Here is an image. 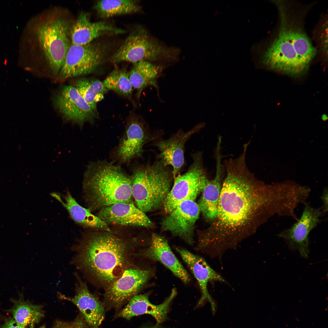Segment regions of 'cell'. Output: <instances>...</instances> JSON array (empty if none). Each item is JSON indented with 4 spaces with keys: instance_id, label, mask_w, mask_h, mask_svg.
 Returning a JSON list of instances; mask_svg holds the SVG:
<instances>
[{
    "instance_id": "6da1fadb",
    "label": "cell",
    "mask_w": 328,
    "mask_h": 328,
    "mask_svg": "<svg viewBox=\"0 0 328 328\" xmlns=\"http://www.w3.org/2000/svg\"><path fill=\"white\" fill-rule=\"evenodd\" d=\"M246 156L223 163V180L215 219L200 231L198 248L212 258H220L226 251L235 249L244 240L275 216L290 217L295 199L284 183L267 184L258 179L248 168Z\"/></svg>"
},
{
    "instance_id": "7a4b0ae2",
    "label": "cell",
    "mask_w": 328,
    "mask_h": 328,
    "mask_svg": "<svg viewBox=\"0 0 328 328\" xmlns=\"http://www.w3.org/2000/svg\"><path fill=\"white\" fill-rule=\"evenodd\" d=\"M92 230L83 233L72 246L70 263L85 281L104 289L137 262L142 249L136 237Z\"/></svg>"
},
{
    "instance_id": "3957f363",
    "label": "cell",
    "mask_w": 328,
    "mask_h": 328,
    "mask_svg": "<svg viewBox=\"0 0 328 328\" xmlns=\"http://www.w3.org/2000/svg\"><path fill=\"white\" fill-rule=\"evenodd\" d=\"M66 12L55 8L29 20L19 40V61L40 56L58 75L71 44L70 32L75 21Z\"/></svg>"
},
{
    "instance_id": "277c9868",
    "label": "cell",
    "mask_w": 328,
    "mask_h": 328,
    "mask_svg": "<svg viewBox=\"0 0 328 328\" xmlns=\"http://www.w3.org/2000/svg\"><path fill=\"white\" fill-rule=\"evenodd\" d=\"M83 191L87 208L91 212L116 203L133 202L131 177L119 166L106 160L88 165Z\"/></svg>"
},
{
    "instance_id": "5b68a950",
    "label": "cell",
    "mask_w": 328,
    "mask_h": 328,
    "mask_svg": "<svg viewBox=\"0 0 328 328\" xmlns=\"http://www.w3.org/2000/svg\"><path fill=\"white\" fill-rule=\"evenodd\" d=\"M173 178L172 171L161 160L135 168L131 179L136 206L145 213L160 208L171 189Z\"/></svg>"
},
{
    "instance_id": "8992f818",
    "label": "cell",
    "mask_w": 328,
    "mask_h": 328,
    "mask_svg": "<svg viewBox=\"0 0 328 328\" xmlns=\"http://www.w3.org/2000/svg\"><path fill=\"white\" fill-rule=\"evenodd\" d=\"M177 50L163 46L138 27L132 31L110 58L114 63L123 61L133 64L143 60L153 61L173 58Z\"/></svg>"
},
{
    "instance_id": "52a82bcc",
    "label": "cell",
    "mask_w": 328,
    "mask_h": 328,
    "mask_svg": "<svg viewBox=\"0 0 328 328\" xmlns=\"http://www.w3.org/2000/svg\"><path fill=\"white\" fill-rule=\"evenodd\" d=\"M174 179L163 205L167 214L184 201H194L203 192L209 180L203 168L202 153L194 155L193 163L188 170Z\"/></svg>"
},
{
    "instance_id": "ba28073f",
    "label": "cell",
    "mask_w": 328,
    "mask_h": 328,
    "mask_svg": "<svg viewBox=\"0 0 328 328\" xmlns=\"http://www.w3.org/2000/svg\"><path fill=\"white\" fill-rule=\"evenodd\" d=\"M152 274L151 269L143 267L137 262L104 289V306L115 309L121 307L138 294Z\"/></svg>"
},
{
    "instance_id": "9c48e42d",
    "label": "cell",
    "mask_w": 328,
    "mask_h": 328,
    "mask_svg": "<svg viewBox=\"0 0 328 328\" xmlns=\"http://www.w3.org/2000/svg\"><path fill=\"white\" fill-rule=\"evenodd\" d=\"M278 37L264 54L262 61L269 68L286 74L298 75L304 73L308 65L298 56L289 34V29L282 21Z\"/></svg>"
},
{
    "instance_id": "30bf717a",
    "label": "cell",
    "mask_w": 328,
    "mask_h": 328,
    "mask_svg": "<svg viewBox=\"0 0 328 328\" xmlns=\"http://www.w3.org/2000/svg\"><path fill=\"white\" fill-rule=\"evenodd\" d=\"M104 48L100 44L92 42L84 45L71 44L58 74V79H67L93 72L102 63Z\"/></svg>"
},
{
    "instance_id": "8fae6325",
    "label": "cell",
    "mask_w": 328,
    "mask_h": 328,
    "mask_svg": "<svg viewBox=\"0 0 328 328\" xmlns=\"http://www.w3.org/2000/svg\"><path fill=\"white\" fill-rule=\"evenodd\" d=\"M54 107L66 121L82 128L86 122L92 123L98 117L77 90L71 85L61 88L53 97Z\"/></svg>"
},
{
    "instance_id": "7c38bea8",
    "label": "cell",
    "mask_w": 328,
    "mask_h": 328,
    "mask_svg": "<svg viewBox=\"0 0 328 328\" xmlns=\"http://www.w3.org/2000/svg\"><path fill=\"white\" fill-rule=\"evenodd\" d=\"M304 205L300 217L291 227L281 231L278 236L285 241L290 249L298 251L302 257L307 258L309 251V234L321 221L323 213L321 209L306 202Z\"/></svg>"
},
{
    "instance_id": "4fadbf2b",
    "label": "cell",
    "mask_w": 328,
    "mask_h": 328,
    "mask_svg": "<svg viewBox=\"0 0 328 328\" xmlns=\"http://www.w3.org/2000/svg\"><path fill=\"white\" fill-rule=\"evenodd\" d=\"M200 212L198 203L194 201H184L163 219L161 229L192 245L194 242L195 224Z\"/></svg>"
},
{
    "instance_id": "5bb4252c",
    "label": "cell",
    "mask_w": 328,
    "mask_h": 328,
    "mask_svg": "<svg viewBox=\"0 0 328 328\" xmlns=\"http://www.w3.org/2000/svg\"><path fill=\"white\" fill-rule=\"evenodd\" d=\"M73 275L75 279V295L67 296L58 292L57 296L60 299L69 301L77 307L89 328H99L104 317V306L90 292L86 282L80 274L76 271Z\"/></svg>"
},
{
    "instance_id": "9a60e30c",
    "label": "cell",
    "mask_w": 328,
    "mask_h": 328,
    "mask_svg": "<svg viewBox=\"0 0 328 328\" xmlns=\"http://www.w3.org/2000/svg\"><path fill=\"white\" fill-rule=\"evenodd\" d=\"M96 216L110 225L128 227H151L153 223L145 213L139 209L133 201L120 203L104 207Z\"/></svg>"
},
{
    "instance_id": "2e32d148",
    "label": "cell",
    "mask_w": 328,
    "mask_h": 328,
    "mask_svg": "<svg viewBox=\"0 0 328 328\" xmlns=\"http://www.w3.org/2000/svg\"><path fill=\"white\" fill-rule=\"evenodd\" d=\"M176 293V289H173L169 296L162 303L157 305L150 302L149 293L137 294L129 300L117 316L129 320L135 316L148 314L155 319L156 324H161L167 319L170 305Z\"/></svg>"
},
{
    "instance_id": "e0dca14e",
    "label": "cell",
    "mask_w": 328,
    "mask_h": 328,
    "mask_svg": "<svg viewBox=\"0 0 328 328\" xmlns=\"http://www.w3.org/2000/svg\"><path fill=\"white\" fill-rule=\"evenodd\" d=\"M140 255L141 258L160 262L184 283L190 282L189 274L172 251L167 241L161 236L153 233L150 245L142 250Z\"/></svg>"
},
{
    "instance_id": "ac0fdd59",
    "label": "cell",
    "mask_w": 328,
    "mask_h": 328,
    "mask_svg": "<svg viewBox=\"0 0 328 328\" xmlns=\"http://www.w3.org/2000/svg\"><path fill=\"white\" fill-rule=\"evenodd\" d=\"M176 249L196 279L200 286L201 296L197 306L202 304L206 300L209 301L212 304L213 301L208 291V283L216 281L227 283V281L202 257L184 248H177Z\"/></svg>"
},
{
    "instance_id": "d6986e66",
    "label": "cell",
    "mask_w": 328,
    "mask_h": 328,
    "mask_svg": "<svg viewBox=\"0 0 328 328\" xmlns=\"http://www.w3.org/2000/svg\"><path fill=\"white\" fill-rule=\"evenodd\" d=\"M125 32L124 30L105 21L92 22L87 13L81 12L75 19L71 28V44H86L101 36L121 34Z\"/></svg>"
},
{
    "instance_id": "ffe728a7",
    "label": "cell",
    "mask_w": 328,
    "mask_h": 328,
    "mask_svg": "<svg viewBox=\"0 0 328 328\" xmlns=\"http://www.w3.org/2000/svg\"><path fill=\"white\" fill-rule=\"evenodd\" d=\"M146 139L144 124L138 118L132 117L117 150V156L119 161L128 163L141 157Z\"/></svg>"
},
{
    "instance_id": "44dd1931",
    "label": "cell",
    "mask_w": 328,
    "mask_h": 328,
    "mask_svg": "<svg viewBox=\"0 0 328 328\" xmlns=\"http://www.w3.org/2000/svg\"><path fill=\"white\" fill-rule=\"evenodd\" d=\"M216 170L214 178L208 180L198 204L205 218L212 222L216 218L218 211L219 199L225 169L222 162V156H215Z\"/></svg>"
},
{
    "instance_id": "7402d4cb",
    "label": "cell",
    "mask_w": 328,
    "mask_h": 328,
    "mask_svg": "<svg viewBox=\"0 0 328 328\" xmlns=\"http://www.w3.org/2000/svg\"><path fill=\"white\" fill-rule=\"evenodd\" d=\"M200 127L197 126L186 132H179L170 138L157 143V146L160 151L159 157L165 166H172L174 179L177 176L184 163L185 144L190 136Z\"/></svg>"
},
{
    "instance_id": "603a6c76",
    "label": "cell",
    "mask_w": 328,
    "mask_h": 328,
    "mask_svg": "<svg viewBox=\"0 0 328 328\" xmlns=\"http://www.w3.org/2000/svg\"><path fill=\"white\" fill-rule=\"evenodd\" d=\"M51 195L65 208L76 223L92 230L111 231L109 225L92 214L89 209L80 205L68 190L62 196L55 192L51 193Z\"/></svg>"
},
{
    "instance_id": "cb8c5ba5",
    "label": "cell",
    "mask_w": 328,
    "mask_h": 328,
    "mask_svg": "<svg viewBox=\"0 0 328 328\" xmlns=\"http://www.w3.org/2000/svg\"><path fill=\"white\" fill-rule=\"evenodd\" d=\"M162 70L161 67L148 61H142L133 64L129 72V76L133 88L137 91L138 98L143 90L149 85L154 87L158 90L157 80Z\"/></svg>"
},
{
    "instance_id": "d4e9b609",
    "label": "cell",
    "mask_w": 328,
    "mask_h": 328,
    "mask_svg": "<svg viewBox=\"0 0 328 328\" xmlns=\"http://www.w3.org/2000/svg\"><path fill=\"white\" fill-rule=\"evenodd\" d=\"M87 104L97 112V104L104 98L107 89L103 82L95 78H81L74 80L72 84Z\"/></svg>"
},
{
    "instance_id": "484cf974",
    "label": "cell",
    "mask_w": 328,
    "mask_h": 328,
    "mask_svg": "<svg viewBox=\"0 0 328 328\" xmlns=\"http://www.w3.org/2000/svg\"><path fill=\"white\" fill-rule=\"evenodd\" d=\"M21 297L19 300H12L14 305L11 311L14 319L22 326L32 328L43 316L42 306L25 301Z\"/></svg>"
},
{
    "instance_id": "4316f807",
    "label": "cell",
    "mask_w": 328,
    "mask_h": 328,
    "mask_svg": "<svg viewBox=\"0 0 328 328\" xmlns=\"http://www.w3.org/2000/svg\"><path fill=\"white\" fill-rule=\"evenodd\" d=\"M94 8L101 18L136 13L141 9L138 1L133 0H101L96 3Z\"/></svg>"
},
{
    "instance_id": "83f0119b",
    "label": "cell",
    "mask_w": 328,
    "mask_h": 328,
    "mask_svg": "<svg viewBox=\"0 0 328 328\" xmlns=\"http://www.w3.org/2000/svg\"><path fill=\"white\" fill-rule=\"evenodd\" d=\"M105 87L123 96L129 97L133 87L130 81L129 72L124 69L115 68L103 82Z\"/></svg>"
},
{
    "instance_id": "f1b7e54d",
    "label": "cell",
    "mask_w": 328,
    "mask_h": 328,
    "mask_svg": "<svg viewBox=\"0 0 328 328\" xmlns=\"http://www.w3.org/2000/svg\"><path fill=\"white\" fill-rule=\"evenodd\" d=\"M290 37L296 53L307 65H309L315 56L316 50L306 35L299 29H289Z\"/></svg>"
},
{
    "instance_id": "f546056e",
    "label": "cell",
    "mask_w": 328,
    "mask_h": 328,
    "mask_svg": "<svg viewBox=\"0 0 328 328\" xmlns=\"http://www.w3.org/2000/svg\"><path fill=\"white\" fill-rule=\"evenodd\" d=\"M87 325L83 317H78L70 323L58 322L53 328H87Z\"/></svg>"
},
{
    "instance_id": "4dcf8cb0",
    "label": "cell",
    "mask_w": 328,
    "mask_h": 328,
    "mask_svg": "<svg viewBox=\"0 0 328 328\" xmlns=\"http://www.w3.org/2000/svg\"><path fill=\"white\" fill-rule=\"evenodd\" d=\"M328 190L327 188L324 189L321 196V199L323 202V206L321 209L323 213H326L328 211Z\"/></svg>"
},
{
    "instance_id": "1f68e13d",
    "label": "cell",
    "mask_w": 328,
    "mask_h": 328,
    "mask_svg": "<svg viewBox=\"0 0 328 328\" xmlns=\"http://www.w3.org/2000/svg\"><path fill=\"white\" fill-rule=\"evenodd\" d=\"M0 328H26L22 326L13 319H10L7 321Z\"/></svg>"
},
{
    "instance_id": "d6a6232c",
    "label": "cell",
    "mask_w": 328,
    "mask_h": 328,
    "mask_svg": "<svg viewBox=\"0 0 328 328\" xmlns=\"http://www.w3.org/2000/svg\"><path fill=\"white\" fill-rule=\"evenodd\" d=\"M161 324H156L153 325H147L143 326L141 328H165L161 325Z\"/></svg>"
},
{
    "instance_id": "836d02e7",
    "label": "cell",
    "mask_w": 328,
    "mask_h": 328,
    "mask_svg": "<svg viewBox=\"0 0 328 328\" xmlns=\"http://www.w3.org/2000/svg\"><path fill=\"white\" fill-rule=\"evenodd\" d=\"M39 328H45V326L44 325H43L40 327Z\"/></svg>"
},
{
    "instance_id": "e575fe53",
    "label": "cell",
    "mask_w": 328,
    "mask_h": 328,
    "mask_svg": "<svg viewBox=\"0 0 328 328\" xmlns=\"http://www.w3.org/2000/svg\"><path fill=\"white\" fill-rule=\"evenodd\" d=\"M308 187V188H309V189H310V188H309V187ZM310 189V192H311V190H310V189Z\"/></svg>"
}]
</instances>
